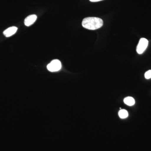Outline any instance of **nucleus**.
Segmentation results:
<instances>
[{
  "instance_id": "nucleus-1",
  "label": "nucleus",
  "mask_w": 151,
  "mask_h": 151,
  "mask_svg": "<svg viewBox=\"0 0 151 151\" xmlns=\"http://www.w3.org/2000/svg\"><path fill=\"white\" fill-rule=\"evenodd\" d=\"M103 22L102 19L95 17H89L84 18L82 22L83 27L89 30L98 29L103 26Z\"/></svg>"
},
{
  "instance_id": "nucleus-2",
  "label": "nucleus",
  "mask_w": 151,
  "mask_h": 151,
  "mask_svg": "<svg viewBox=\"0 0 151 151\" xmlns=\"http://www.w3.org/2000/svg\"><path fill=\"white\" fill-rule=\"evenodd\" d=\"M61 62L58 59L53 60L47 65V69L51 72L58 71L61 69Z\"/></svg>"
},
{
  "instance_id": "nucleus-3",
  "label": "nucleus",
  "mask_w": 151,
  "mask_h": 151,
  "mask_svg": "<svg viewBox=\"0 0 151 151\" xmlns=\"http://www.w3.org/2000/svg\"><path fill=\"white\" fill-rule=\"evenodd\" d=\"M148 43V41L145 38L140 40L137 47V51L138 54H142L147 47Z\"/></svg>"
},
{
  "instance_id": "nucleus-4",
  "label": "nucleus",
  "mask_w": 151,
  "mask_h": 151,
  "mask_svg": "<svg viewBox=\"0 0 151 151\" xmlns=\"http://www.w3.org/2000/svg\"><path fill=\"white\" fill-rule=\"evenodd\" d=\"M37 17L36 15L33 14L29 16L25 19L24 23L26 26L29 27L34 23L36 20Z\"/></svg>"
},
{
  "instance_id": "nucleus-5",
  "label": "nucleus",
  "mask_w": 151,
  "mask_h": 151,
  "mask_svg": "<svg viewBox=\"0 0 151 151\" xmlns=\"http://www.w3.org/2000/svg\"><path fill=\"white\" fill-rule=\"evenodd\" d=\"M17 28L16 27H12L6 29L3 33L6 37H9L14 35L17 32Z\"/></svg>"
},
{
  "instance_id": "nucleus-6",
  "label": "nucleus",
  "mask_w": 151,
  "mask_h": 151,
  "mask_svg": "<svg viewBox=\"0 0 151 151\" xmlns=\"http://www.w3.org/2000/svg\"><path fill=\"white\" fill-rule=\"evenodd\" d=\"M124 102L126 105L130 106L134 105L135 103L134 99L131 97H128L125 98L124 99Z\"/></svg>"
},
{
  "instance_id": "nucleus-7",
  "label": "nucleus",
  "mask_w": 151,
  "mask_h": 151,
  "mask_svg": "<svg viewBox=\"0 0 151 151\" xmlns=\"http://www.w3.org/2000/svg\"><path fill=\"white\" fill-rule=\"evenodd\" d=\"M119 117L121 118V119H126L128 116H129V114H128V112H127V110H124V109H121L120 111H119Z\"/></svg>"
},
{
  "instance_id": "nucleus-8",
  "label": "nucleus",
  "mask_w": 151,
  "mask_h": 151,
  "mask_svg": "<svg viewBox=\"0 0 151 151\" xmlns=\"http://www.w3.org/2000/svg\"><path fill=\"white\" fill-rule=\"evenodd\" d=\"M145 77L147 79H150L151 78V70L147 71L145 73Z\"/></svg>"
},
{
  "instance_id": "nucleus-9",
  "label": "nucleus",
  "mask_w": 151,
  "mask_h": 151,
  "mask_svg": "<svg viewBox=\"0 0 151 151\" xmlns=\"http://www.w3.org/2000/svg\"><path fill=\"white\" fill-rule=\"evenodd\" d=\"M89 1L92 2H95L100 1H103V0H89Z\"/></svg>"
}]
</instances>
